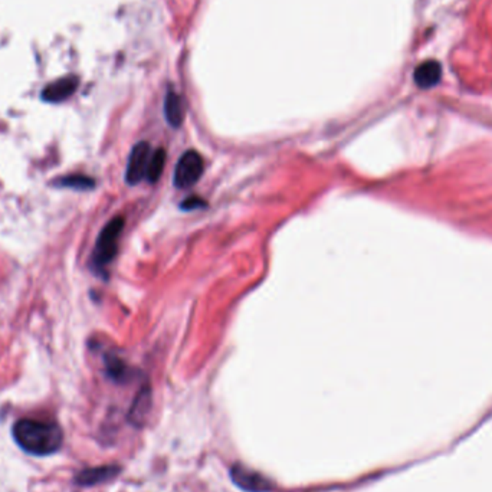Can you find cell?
Instances as JSON below:
<instances>
[{
  "mask_svg": "<svg viewBox=\"0 0 492 492\" xmlns=\"http://www.w3.org/2000/svg\"><path fill=\"white\" fill-rule=\"evenodd\" d=\"M55 184L61 186V187L77 189V190H90L95 186V182L91 178H88V176L71 174V176H65V178L59 179L58 182H55Z\"/></svg>",
  "mask_w": 492,
  "mask_h": 492,
  "instance_id": "7c38bea8",
  "label": "cell"
},
{
  "mask_svg": "<svg viewBox=\"0 0 492 492\" xmlns=\"http://www.w3.org/2000/svg\"><path fill=\"white\" fill-rule=\"evenodd\" d=\"M442 77V66L436 61H426L420 64L415 71V82L420 88L435 86Z\"/></svg>",
  "mask_w": 492,
  "mask_h": 492,
  "instance_id": "52a82bcc",
  "label": "cell"
},
{
  "mask_svg": "<svg viewBox=\"0 0 492 492\" xmlns=\"http://www.w3.org/2000/svg\"><path fill=\"white\" fill-rule=\"evenodd\" d=\"M164 115L169 124L173 129H178L182 126L184 120V107L183 101L179 94L169 91L164 100Z\"/></svg>",
  "mask_w": 492,
  "mask_h": 492,
  "instance_id": "9c48e42d",
  "label": "cell"
},
{
  "mask_svg": "<svg viewBox=\"0 0 492 492\" xmlns=\"http://www.w3.org/2000/svg\"><path fill=\"white\" fill-rule=\"evenodd\" d=\"M12 435L15 442L25 452L37 456H48L59 451L64 433L55 422L25 417L17 420Z\"/></svg>",
  "mask_w": 492,
  "mask_h": 492,
  "instance_id": "6da1fadb",
  "label": "cell"
},
{
  "mask_svg": "<svg viewBox=\"0 0 492 492\" xmlns=\"http://www.w3.org/2000/svg\"><path fill=\"white\" fill-rule=\"evenodd\" d=\"M205 206H206L205 199H202L199 196L186 198L184 202L182 203V209L183 210H195V209H200V207H205Z\"/></svg>",
  "mask_w": 492,
  "mask_h": 492,
  "instance_id": "5bb4252c",
  "label": "cell"
},
{
  "mask_svg": "<svg viewBox=\"0 0 492 492\" xmlns=\"http://www.w3.org/2000/svg\"><path fill=\"white\" fill-rule=\"evenodd\" d=\"M205 171L203 157L196 150H189L182 154L174 169L173 183L178 189H190L195 186Z\"/></svg>",
  "mask_w": 492,
  "mask_h": 492,
  "instance_id": "3957f363",
  "label": "cell"
},
{
  "mask_svg": "<svg viewBox=\"0 0 492 492\" xmlns=\"http://www.w3.org/2000/svg\"><path fill=\"white\" fill-rule=\"evenodd\" d=\"M118 472V468L115 466H101L95 469H86L81 472L78 475V484L81 485H94L102 481L111 480L115 473Z\"/></svg>",
  "mask_w": 492,
  "mask_h": 492,
  "instance_id": "30bf717a",
  "label": "cell"
},
{
  "mask_svg": "<svg viewBox=\"0 0 492 492\" xmlns=\"http://www.w3.org/2000/svg\"><path fill=\"white\" fill-rule=\"evenodd\" d=\"M107 372L114 380L121 381L127 376V367L121 360L111 357V359H107Z\"/></svg>",
  "mask_w": 492,
  "mask_h": 492,
  "instance_id": "4fadbf2b",
  "label": "cell"
},
{
  "mask_svg": "<svg viewBox=\"0 0 492 492\" xmlns=\"http://www.w3.org/2000/svg\"><path fill=\"white\" fill-rule=\"evenodd\" d=\"M166 151L163 149H157L151 155L149 160V166H147V173H146V179L150 183H155L162 178L164 166H166Z\"/></svg>",
  "mask_w": 492,
  "mask_h": 492,
  "instance_id": "8fae6325",
  "label": "cell"
},
{
  "mask_svg": "<svg viewBox=\"0 0 492 492\" xmlns=\"http://www.w3.org/2000/svg\"><path fill=\"white\" fill-rule=\"evenodd\" d=\"M150 409H151V390L146 386V388L140 389V392L137 393L133 401V406L129 415L131 424L138 428L143 426L150 415Z\"/></svg>",
  "mask_w": 492,
  "mask_h": 492,
  "instance_id": "8992f818",
  "label": "cell"
},
{
  "mask_svg": "<svg viewBox=\"0 0 492 492\" xmlns=\"http://www.w3.org/2000/svg\"><path fill=\"white\" fill-rule=\"evenodd\" d=\"M150 155V146L146 142H140L133 147L126 170V182L130 186H135L146 179Z\"/></svg>",
  "mask_w": 492,
  "mask_h": 492,
  "instance_id": "277c9868",
  "label": "cell"
},
{
  "mask_svg": "<svg viewBox=\"0 0 492 492\" xmlns=\"http://www.w3.org/2000/svg\"><path fill=\"white\" fill-rule=\"evenodd\" d=\"M231 477L232 481L246 492H268L272 488L271 482L267 478H263L261 473L240 465L232 468Z\"/></svg>",
  "mask_w": 492,
  "mask_h": 492,
  "instance_id": "5b68a950",
  "label": "cell"
},
{
  "mask_svg": "<svg viewBox=\"0 0 492 492\" xmlns=\"http://www.w3.org/2000/svg\"><path fill=\"white\" fill-rule=\"evenodd\" d=\"M77 85H78L77 78H62L59 81H55L50 85H48L44 90L42 97H44V100H46L49 102L64 101L65 98L74 94V91L77 90Z\"/></svg>",
  "mask_w": 492,
  "mask_h": 492,
  "instance_id": "ba28073f",
  "label": "cell"
},
{
  "mask_svg": "<svg viewBox=\"0 0 492 492\" xmlns=\"http://www.w3.org/2000/svg\"><path fill=\"white\" fill-rule=\"evenodd\" d=\"M126 220L122 216L113 218L107 225L104 226L93 252V263L94 268L102 269L113 262L118 251V240L124 229Z\"/></svg>",
  "mask_w": 492,
  "mask_h": 492,
  "instance_id": "7a4b0ae2",
  "label": "cell"
}]
</instances>
